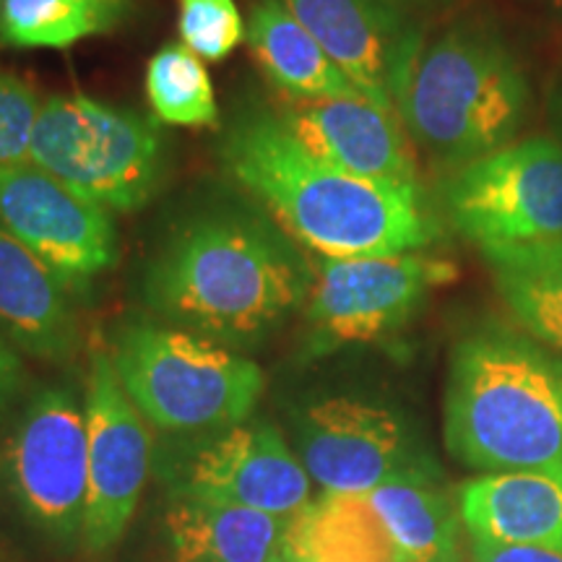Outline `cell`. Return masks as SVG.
I'll use <instances>...</instances> for the list:
<instances>
[{
    "instance_id": "4fadbf2b",
    "label": "cell",
    "mask_w": 562,
    "mask_h": 562,
    "mask_svg": "<svg viewBox=\"0 0 562 562\" xmlns=\"http://www.w3.org/2000/svg\"><path fill=\"white\" fill-rule=\"evenodd\" d=\"M89 495L83 542L108 552L128 529L151 467L149 422L123 391L108 347L91 349L87 396Z\"/></svg>"
},
{
    "instance_id": "ac0fdd59",
    "label": "cell",
    "mask_w": 562,
    "mask_h": 562,
    "mask_svg": "<svg viewBox=\"0 0 562 562\" xmlns=\"http://www.w3.org/2000/svg\"><path fill=\"white\" fill-rule=\"evenodd\" d=\"M167 537L175 562H271L290 518L240 505L172 497Z\"/></svg>"
},
{
    "instance_id": "d6986e66",
    "label": "cell",
    "mask_w": 562,
    "mask_h": 562,
    "mask_svg": "<svg viewBox=\"0 0 562 562\" xmlns=\"http://www.w3.org/2000/svg\"><path fill=\"white\" fill-rule=\"evenodd\" d=\"M252 60L269 79L273 94L300 97H362L339 66L281 0H256L245 24Z\"/></svg>"
},
{
    "instance_id": "f546056e",
    "label": "cell",
    "mask_w": 562,
    "mask_h": 562,
    "mask_svg": "<svg viewBox=\"0 0 562 562\" xmlns=\"http://www.w3.org/2000/svg\"><path fill=\"white\" fill-rule=\"evenodd\" d=\"M550 115H552L554 128H558V136H560V140H562V81L558 83V89L552 91V100H550Z\"/></svg>"
},
{
    "instance_id": "9c48e42d",
    "label": "cell",
    "mask_w": 562,
    "mask_h": 562,
    "mask_svg": "<svg viewBox=\"0 0 562 562\" xmlns=\"http://www.w3.org/2000/svg\"><path fill=\"white\" fill-rule=\"evenodd\" d=\"M3 476L26 521L53 537H83L89 495L87 412L68 385H42L21 406L3 451Z\"/></svg>"
},
{
    "instance_id": "8992f818",
    "label": "cell",
    "mask_w": 562,
    "mask_h": 562,
    "mask_svg": "<svg viewBox=\"0 0 562 562\" xmlns=\"http://www.w3.org/2000/svg\"><path fill=\"white\" fill-rule=\"evenodd\" d=\"M30 161L70 191L110 211L144 209L167 175L157 117L83 94L42 102Z\"/></svg>"
},
{
    "instance_id": "7402d4cb",
    "label": "cell",
    "mask_w": 562,
    "mask_h": 562,
    "mask_svg": "<svg viewBox=\"0 0 562 562\" xmlns=\"http://www.w3.org/2000/svg\"><path fill=\"white\" fill-rule=\"evenodd\" d=\"M484 258L510 313L562 351V240L487 250Z\"/></svg>"
},
{
    "instance_id": "30bf717a",
    "label": "cell",
    "mask_w": 562,
    "mask_h": 562,
    "mask_svg": "<svg viewBox=\"0 0 562 562\" xmlns=\"http://www.w3.org/2000/svg\"><path fill=\"white\" fill-rule=\"evenodd\" d=\"M456 279L451 261L425 252L321 258L305 305V344L323 355L349 344H372L414 318L435 286Z\"/></svg>"
},
{
    "instance_id": "484cf974",
    "label": "cell",
    "mask_w": 562,
    "mask_h": 562,
    "mask_svg": "<svg viewBox=\"0 0 562 562\" xmlns=\"http://www.w3.org/2000/svg\"><path fill=\"white\" fill-rule=\"evenodd\" d=\"M40 110L42 102L32 83L0 66V170L30 161Z\"/></svg>"
},
{
    "instance_id": "603a6c76",
    "label": "cell",
    "mask_w": 562,
    "mask_h": 562,
    "mask_svg": "<svg viewBox=\"0 0 562 562\" xmlns=\"http://www.w3.org/2000/svg\"><path fill=\"white\" fill-rule=\"evenodd\" d=\"M117 21L87 0H3L0 45L16 50H66L108 32Z\"/></svg>"
},
{
    "instance_id": "44dd1931",
    "label": "cell",
    "mask_w": 562,
    "mask_h": 562,
    "mask_svg": "<svg viewBox=\"0 0 562 562\" xmlns=\"http://www.w3.org/2000/svg\"><path fill=\"white\" fill-rule=\"evenodd\" d=\"M375 508L393 542L409 562H456L459 521L446 490L427 469L398 474L364 495Z\"/></svg>"
},
{
    "instance_id": "1f68e13d",
    "label": "cell",
    "mask_w": 562,
    "mask_h": 562,
    "mask_svg": "<svg viewBox=\"0 0 562 562\" xmlns=\"http://www.w3.org/2000/svg\"><path fill=\"white\" fill-rule=\"evenodd\" d=\"M0 3H3V0H0Z\"/></svg>"
},
{
    "instance_id": "cb8c5ba5",
    "label": "cell",
    "mask_w": 562,
    "mask_h": 562,
    "mask_svg": "<svg viewBox=\"0 0 562 562\" xmlns=\"http://www.w3.org/2000/svg\"><path fill=\"white\" fill-rule=\"evenodd\" d=\"M146 94L159 123L211 128L220 123L206 63L186 45H165L146 66Z\"/></svg>"
},
{
    "instance_id": "ffe728a7",
    "label": "cell",
    "mask_w": 562,
    "mask_h": 562,
    "mask_svg": "<svg viewBox=\"0 0 562 562\" xmlns=\"http://www.w3.org/2000/svg\"><path fill=\"white\" fill-rule=\"evenodd\" d=\"M292 562H409L364 495H321L286 521Z\"/></svg>"
},
{
    "instance_id": "5bb4252c",
    "label": "cell",
    "mask_w": 562,
    "mask_h": 562,
    "mask_svg": "<svg viewBox=\"0 0 562 562\" xmlns=\"http://www.w3.org/2000/svg\"><path fill=\"white\" fill-rule=\"evenodd\" d=\"M364 100L396 112V97L422 47L389 0H281ZM398 115V112H396Z\"/></svg>"
},
{
    "instance_id": "e0dca14e",
    "label": "cell",
    "mask_w": 562,
    "mask_h": 562,
    "mask_svg": "<svg viewBox=\"0 0 562 562\" xmlns=\"http://www.w3.org/2000/svg\"><path fill=\"white\" fill-rule=\"evenodd\" d=\"M459 516L472 539L562 552V472H501L467 482Z\"/></svg>"
},
{
    "instance_id": "277c9868",
    "label": "cell",
    "mask_w": 562,
    "mask_h": 562,
    "mask_svg": "<svg viewBox=\"0 0 562 562\" xmlns=\"http://www.w3.org/2000/svg\"><path fill=\"white\" fill-rule=\"evenodd\" d=\"M526 110L516 55L480 21H459L419 47L396 97L404 131L451 172L508 146Z\"/></svg>"
},
{
    "instance_id": "8fae6325",
    "label": "cell",
    "mask_w": 562,
    "mask_h": 562,
    "mask_svg": "<svg viewBox=\"0 0 562 562\" xmlns=\"http://www.w3.org/2000/svg\"><path fill=\"white\" fill-rule=\"evenodd\" d=\"M0 222L63 279L76 300L121 258L112 211L32 161L0 170Z\"/></svg>"
},
{
    "instance_id": "52a82bcc",
    "label": "cell",
    "mask_w": 562,
    "mask_h": 562,
    "mask_svg": "<svg viewBox=\"0 0 562 562\" xmlns=\"http://www.w3.org/2000/svg\"><path fill=\"white\" fill-rule=\"evenodd\" d=\"M442 211L482 252L562 240V140L533 136L451 172Z\"/></svg>"
},
{
    "instance_id": "83f0119b",
    "label": "cell",
    "mask_w": 562,
    "mask_h": 562,
    "mask_svg": "<svg viewBox=\"0 0 562 562\" xmlns=\"http://www.w3.org/2000/svg\"><path fill=\"white\" fill-rule=\"evenodd\" d=\"M26 372L21 355L13 349V344L0 331V417L9 412V406L16 402V396L24 389Z\"/></svg>"
},
{
    "instance_id": "3957f363",
    "label": "cell",
    "mask_w": 562,
    "mask_h": 562,
    "mask_svg": "<svg viewBox=\"0 0 562 562\" xmlns=\"http://www.w3.org/2000/svg\"><path fill=\"white\" fill-rule=\"evenodd\" d=\"M446 446L487 474L562 472V368L505 331L467 336L446 391Z\"/></svg>"
},
{
    "instance_id": "7a4b0ae2",
    "label": "cell",
    "mask_w": 562,
    "mask_h": 562,
    "mask_svg": "<svg viewBox=\"0 0 562 562\" xmlns=\"http://www.w3.org/2000/svg\"><path fill=\"white\" fill-rule=\"evenodd\" d=\"M313 263L279 227L240 209H211L161 237L140 277L167 326L229 349L252 347L302 311Z\"/></svg>"
},
{
    "instance_id": "f1b7e54d",
    "label": "cell",
    "mask_w": 562,
    "mask_h": 562,
    "mask_svg": "<svg viewBox=\"0 0 562 562\" xmlns=\"http://www.w3.org/2000/svg\"><path fill=\"white\" fill-rule=\"evenodd\" d=\"M87 3L94 5V9H100L112 16L115 21H121V16L125 11L131 9V0H87Z\"/></svg>"
},
{
    "instance_id": "ba28073f",
    "label": "cell",
    "mask_w": 562,
    "mask_h": 562,
    "mask_svg": "<svg viewBox=\"0 0 562 562\" xmlns=\"http://www.w3.org/2000/svg\"><path fill=\"white\" fill-rule=\"evenodd\" d=\"M172 497L240 505L292 518L313 501V480L277 427L245 419L199 435H172L159 451Z\"/></svg>"
},
{
    "instance_id": "6da1fadb",
    "label": "cell",
    "mask_w": 562,
    "mask_h": 562,
    "mask_svg": "<svg viewBox=\"0 0 562 562\" xmlns=\"http://www.w3.org/2000/svg\"><path fill=\"white\" fill-rule=\"evenodd\" d=\"M224 170L277 227L321 258L419 252L440 227L419 186L360 178L313 157L269 104L235 112L222 133Z\"/></svg>"
},
{
    "instance_id": "4316f807",
    "label": "cell",
    "mask_w": 562,
    "mask_h": 562,
    "mask_svg": "<svg viewBox=\"0 0 562 562\" xmlns=\"http://www.w3.org/2000/svg\"><path fill=\"white\" fill-rule=\"evenodd\" d=\"M474 562H562V552L542 550V547L495 544L472 539Z\"/></svg>"
},
{
    "instance_id": "5b68a950",
    "label": "cell",
    "mask_w": 562,
    "mask_h": 562,
    "mask_svg": "<svg viewBox=\"0 0 562 562\" xmlns=\"http://www.w3.org/2000/svg\"><path fill=\"white\" fill-rule=\"evenodd\" d=\"M110 357L140 417L167 435H199L250 419L263 393L256 362L167 323H123Z\"/></svg>"
},
{
    "instance_id": "2e32d148",
    "label": "cell",
    "mask_w": 562,
    "mask_h": 562,
    "mask_svg": "<svg viewBox=\"0 0 562 562\" xmlns=\"http://www.w3.org/2000/svg\"><path fill=\"white\" fill-rule=\"evenodd\" d=\"M0 331L19 355L66 362L79 349L76 297L40 256L0 222Z\"/></svg>"
},
{
    "instance_id": "7c38bea8",
    "label": "cell",
    "mask_w": 562,
    "mask_h": 562,
    "mask_svg": "<svg viewBox=\"0 0 562 562\" xmlns=\"http://www.w3.org/2000/svg\"><path fill=\"white\" fill-rule=\"evenodd\" d=\"M297 456L323 495H368L422 467L406 422L389 406L326 396L292 419Z\"/></svg>"
},
{
    "instance_id": "4dcf8cb0",
    "label": "cell",
    "mask_w": 562,
    "mask_h": 562,
    "mask_svg": "<svg viewBox=\"0 0 562 562\" xmlns=\"http://www.w3.org/2000/svg\"><path fill=\"white\" fill-rule=\"evenodd\" d=\"M271 562H292V560H290V558H286V554L279 550L277 554H273V560H271Z\"/></svg>"
},
{
    "instance_id": "d4e9b609",
    "label": "cell",
    "mask_w": 562,
    "mask_h": 562,
    "mask_svg": "<svg viewBox=\"0 0 562 562\" xmlns=\"http://www.w3.org/2000/svg\"><path fill=\"white\" fill-rule=\"evenodd\" d=\"M182 45L203 63H220L245 40V24L235 0H178Z\"/></svg>"
},
{
    "instance_id": "9a60e30c",
    "label": "cell",
    "mask_w": 562,
    "mask_h": 562,
    "mask_svg": "<svg viewBox=\"0 0 562 562\" xmlns=\"http://www.w3.org/2000/svg\"><path fill=\"white\" fill-rule=\"evenodd\" d=\"M271 112L284 128L326 165L360 178L419 186L417 161L396 112L364 97H300L273 94Z\"/></svg>"
}]
</instances>
